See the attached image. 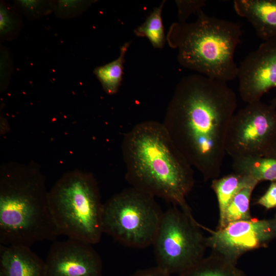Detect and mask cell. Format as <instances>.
I'll use <instances>...</instances> for the list:
<instances>
[{
  "label": "cell",
  "instance_id": "2",
  "mask_svg": "<svg viewBox=\"0 0 276 276\" xmlns=\"http://www.w3.org/2000/svg\"><path fill=\"white\" fill-rule=\"evenodd\" d=\"M125 177L132 187L191 213L186 197L194 185L193 167L176 147L163 123L135 125L124 136Z\"/></svg>",
  "mask_w": 276,
  "mask_h": 276
},
{
  "label": "cell",
  "instance_id": "19",
  "mask_svg": "<svg viewBox=\"0 0 276 276\" xmlns=\"http://www.w3.org/2000/svg\"><path fill=\"white\" fill-rule=\"evenodd\" d=\"M165 2L163 1L158 7L154 8L145 22L133 31L136 36L147 38L152 46L157 49H162L166 40L162 18Z\"/></svg>",
  "mask_w": 276,
  "mask_h": 276
},
{
  "label": "cell",
  "instance_id": "24",
  "mask_svg": "<svg viewBox=\"0 0 276 276\" xmlns=\"http://www.w3.org/2000/svg\"><path fill=\"white\" fill-rule=\"evenodd\" d=\"M13 64L10 52L4 48H1V87L6 88L9 83L13 70Z\"/></svg>",
  "mask_w": 276,
  "mask_h": 276
},
{
  "label": "cell",
  "instance_id": "4",
  "mask_svg": "<svg viewBox=\"0 0 276 276\" xmlns=\"http://www.w3.org/2000/svg\"><path fill=\"white\" fill-rule=\"evenodd\" d=\"M193 22H176L166 36L169 47L177 51L183 67L225 82L237 78L238 65L235 53L241 43L240 25L209 16L202 10Z\"/></svg>",
  "mask_w": 276,
  "mask_h": 276
},
{
  "label": "cell",
  "instance_id": "9",
  "mask_svg": "<svg viewBox=\"0 0 276 276\" xmlns=\"http://www.w3.org/2000/svg\"><path fill=\"white\" fill-rule=\"evenodd\" d=\"M205 229L210 233L208 248L237 263L245 253L265 248L276 239V214L268 219L252 218L232 222L215 231Z\"/></svg>",
  "mask_w": 276,
  "mask_h": 276
},
{
  "label": "cell",
  "instance_id": "8",
  "mask_svg": "<svg viewBox=\"0 0 276 276\" xmlns=\"http://www.w3.org/2000/svg\"><path fill=\"white\" fill-rule=\"evenodd\" d=\"M276 143V107L260 101L248 103L233 116L225 150L233 159L266 157Z\"/></svg>",
  "mask_w": 276,
  "mask_h": 276
},
{
  "label": "cell",
  "instance_id": "5",
  "mask_svg": "<svg viewBox=\"0 0 276 276\" xmlns=\"http://www.w3.org/2000/svg\"><path fill=\"white\" fill-rule=\"evenodd\" d=\"M52 218L59 235L91 245L103 233V204L91 174L75 170L63 175L48 193Z\"/></svg>",
  "mask_w": 276,
  "mask_h": 276
},
{
  "label": "cell",
  "instance_id": "26",
  "mask_svg": "<svg viewBox=\"0 0 276 276\" xmlns=\"http://www.w3.org/2000/svg\"><path fill=\"white\" fill-rule=\"evenodd\" d=\"M131 276H171V274L159 267L156 266L140 270Z\"/></svg>",
  "mask_w": 276,
  "mask_h": 276
},
{
  "label": "cell",
  "instance_id": "11",
  "mask_svg": "<svg viewBox=\"0 0 276 276\" xmlns=\"http://www.w3.org/2000/svg\"><path fill=\"white\" fill-rule=\"evenodd\" d=\"M44 262L45 276H102L99 254L93 245L77 240L54 242Z\"/></svg>",
  "mask_w": 276,
  "mask_h": 276
},
{
  "label": "cell",
  "instance_id": "6",
  "mask_svg": "<svg viewBox=\"0 0 276 276\" xmlns=\"http://www.w3.org/2000/svg\"><path fill=\"white\" fill-rule=\"evenodd\" d=\"M163 213L154 196L131 187L103 204V233L128 247H147L153 244Z\"/></svg>",
  "mask_w": 276,
  "mask_h": 276
},
{
  "label": "cell",
  "instance_id": "16",
  "mask_svg": "<svg viewBox=\"0 0 276 276\" xmlns=\"http://www.w3.org/2000/svg\"><path fill=\"white\" fill-rule=\"evenodd\" d=\"M233 168L239 173L258 181L276 182V158L244 157L233 159Z\"/></svg>",
  "mask_w": 276,
  "mask_h": 276
},
{
  "label": "cell",
  "instance_id": "22",
  "mask_svg": "<svg viewBox=\"0 0 276 276\" xmlns=\"http://www.w3.org/2000/svg\"><path fill=\"white\" fill-rule=\"evenodd\" d=\"M93 1L62 0L54 1V12L62 19H70L79 16L93 4Z\"/></svg>",
  "mask_w": 276,
  "mask_h": 276
},
{
  "label": "cell",
  "instance_id": "14",
  "mask_svg": "<svg viewBox=\"0 0 276 276\" xmlns=\"http://www.w3.org/2000/svg\"><path fill=\"white\" fill-rule=\"evenodd\" d=\"M237 263L213 252L178 276H247Z\"/></svg>",
  "mask_w": 276,
  "mask_h": 276
},
{
  "label": "cell",
  "instance_id": "30",
  "mask_svg": "<svg viewBox=\"0 0 276 276\" xmlns=\"http://www.w3.org/2000/svg\"><path fill=\"white\" fill-rule=\"evenodd\" d=\"M275 276H276V274H275Z\"/></svg>",
  "mask_w": 276,
  "mask_h": 276
},
{
  "label": "cell",
  "instance_id": "13",
  "mask_svg": "<svg viewBox=\"0 0 276 276\" xmlns=\"http://www.w3.org/2000/svg\"><path fill=\"white\" fill-rule=\"evenodd\" d=\"M233 7L263 41L276 37V0H235Z\"/></svg>",
  "mask_w": 276,
  "mask_h": 276
},
{
  "label": "cell",
  "instance_id": "25",
  "mask_svg": "<svg viewBox=\"0 0 276 276\" xmlns=\"http://www.w3.org/2000/svg\"><path fill=\"white\" fill-rule=\"evenodd\" d=\"M256 204L267 210L276 208V182H271L265 193L257 200Z\"/></svg>",
  "mask_w": 276,
  "mask_h": 276
},
{
  "label": "cell",
  "instance_id": "15",
  "mask_svg": "<svg viewBox=\"0 0 276 276\" xmlns=\"http://www.w3.org/2000/svg\"><path fill=\"white\" fill-rule=\"evenodd\" d=\"M255 181L258 182L248 176L235 172L212 180L211 188L216 195L218 203V224L222 222L225 210L236 194L242 188Z\"/></svg>",
  "mask_w": 276,
  "mask_h": 276
},
{
  "label": "cell",
  "instance_id": "12",
  "mask_svg": "<svg viewBox=\"0 0 276 276\" xmlns=\"http://www.w3.org/2000/svg\"><path fill=\"white\" fill-rule=\"evenodd\" d=\"M0 274L45 276V262L29 246L0 245Z\"/></svg>",
  "mask_w": 276,
  "mask_h": 276
},
{
  "label": "cell",
  "instance_id": "10",
  "mask_svg": "<svg viewBox=\"0 0 276 276\" xmlns=\"http://www.w3.org/2000/svg\"><path fill=\"white\" fill-rule=\"evenodd\" d=\"M237 78L242 100L247 104L260 101L276 87V37L264 41L238 65Z\"/></svg>",
  "mask_w": 276,
  "mask_h": 276
},
{
  "label": "cell",
  "instance_id": "21",
  "mask_svg": "<svg viewBox=\"0 0 276 276\" xmlns=\"http://www.w3.org/2000/svg\"><path fill=\"white\" fill-rule=\"evenodd\" d=\"M14 4L20 13L30 20L39 19L54 11V1L18 0Z\"/></svg>",
  "mask_w": 276,
  "mask_h": 276
},
{
  "label": "cell",
  "instance_id": "28",
  "mask_svg": "<svg viewBox=\"0 0 276 276\" xmlns=\"http://www.w3.org/2000/svg\"><path fill=\"white\" fill-rule=\"evenodd\" d=\"M271 104H272V105L274 106L275 107H276V97H275L271 101H270V103Z\"/></svg>",
  "mask_w": 276,
  "mask_h": 276
},
{
  "label": "cell",
  "instance_id": "23",
  "mask_svg": "<svg viewBox=\"0 0 276 276\" xmlns=\"http://www.w3.org/2000/svg\"><path fill=\"white\" fill-rule=\"evenodd\" d=\"M177 9L179 22H187L192 14H197L205 6L204 0H179L175 1Z\"/></svg>",
  "mask_w": 276,
  "mask_h": 276
},
{
  "label": "cell",
  "instance_id": "17",
  "mask_svg": "<svg viewBox=\"0 0 276 276\" xmlns=\"http://www.w3.org/2000/svg\"><path fill=\"white\" fill-rule=\"evenodd\" d=\"M131 42H125L120 49L119 57L105 65L96 67L93 73L109 95L117 93L122 80L125 57Z\"/></svg>",
  "mask_w": 276,
  "mask_h": 276
},
{
  "label": "cell",
  "instance_id": "29",
  "mask_svg": "<svg viewBox=\"0 0 276 276\" xmlns=\"http://www.w3.org/2000/svg\"><path fill=\"white\" fill-rule=\"evenodd\" d=\"M0 276H3L2 275L0 274Z\"/></svg>",
  "mask_w": 276,
  "mask_h": 276
},
{
  "label": "cell",
  "instance_id": "18",
  "mask_svg": "<svg viewBox=\"0 0 276 276\" xmlns=\"http://www.w3.org/2000/svg\"><path fill=\"white\" fill-rule=\"evenodd\" d=\"M259 183L253 182L242 188L227 205L223 220L217 229L222 228L229 223L249 220L252 218L250 211V201L252 193Z\"/></svg>",
  "mask_w": 276,
  "mask_h": 276
},
{
  "label": "cell",
  "instance_id": "3",
  "mask_svg": "<svg viewBox=\"0 0 276 276\" xmlns=\"http://www.w3.org/2000/svg\"><path fill=\"white\" fill-rule=\"evenodd\" d=\"M43 175L31 165L7 164L0 172V245L56 239Z\"/></svg>",
  "mask_w": 276,
  "mask_h": 276
},
{
  "label": "cell",
  "instance_id": "27",
  "mask_svg": "<svg viewBox=\"0 0 276 276\" xmlns=\"http://www.w3.org/2000/svg\"><path fill=\"white\" fill-rule=\"evenodd\" d=\"M266 157L276 158V143Z\"/></svg>",
  "mask_w": 276,
  "mask_h": 276
},
{
  "label": "cell",
  "instance_id": "1",
  "mask_svg": "<svg viewBox=\"0 0 276 276\" xmlns=\"http://www.w3.org/2000/svg\"><path fill=\"white\" fill-rule=\"evenodd\" d=\"M237 107L236 95L227 82L197 74L185 76L176 85L163 123L205 180L220 176L227 132Z\"/></svg>",
  "mask_w": 276,
  "mask_h": 276
},
{
  "label": "cell",
  "instance_id": "7",
  "mask_svg": "<svg viewBox=\"0 0 276 276\" xmlns=\"http://www.w3.org/2000/svg\"><path fill=\"white\" fill-rule=\"evenodd\" d=\"M201 228L192 213L178 206L164 212L152 244L156 266L179 274L204 258L208 246Z\"/></svg>",
  "mask_w": 276,
  "mask_h": 276
},
{
  "label": "cell",
  "instance_id": "20",
  "mask_svg": "<svg viewBox=\"0 0 276 276\" xmlns=\"http://www.w3.org/2000/svg\"><path fill=\"white\" fill-rule=\"evenodd\" d=\"M20 13L4 1L0 3V38L1 41L16 38L22 27Z\"/></svg>",
  "mask_w": 276,
  "mask_h": 276
}]
</instances>
